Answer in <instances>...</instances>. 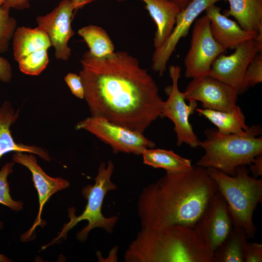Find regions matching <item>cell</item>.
<instances>
[{
    "label": "cell",
    "instance_id": "obj_1",
    "mask_svg": "<svg viewBox=\"0 0 262 262\" xmlns=\"http://www.w3.org/2000/svg\"><path fill=\"white\" fill-rule=\"evenodd\" d=\"M79 75L92 116L144 133L161 116L164 101L152 77L128 52L97 57L89 51Z\"/></svg>",
    "mask_w": 262,
    "mask_h": 262
},
{
    "label": "cell",
    "instance_id": "obj_2",
    "mask_svg": "<svg viewBox=\"0 0 262 262\" xmlns=\"http://www.w3.org/2000/svg\"><path fill=\"white\" fill-rule=\"evenodd\" d=\"M217 191L207 168L196 165L184 172H166L139 195L137 211L142 228L195 227Z\"/></svg>",
    "mask_w": 262,
    "mask_h": 262
},
{
    "label": "cell",
    "instance_id": "obj_3",
    "mask_svg": "<svg viewBox=\"0 0 262 262\" xmlns=\"http://www.w3.org/2000/svg\"><path fill=\"white\" fill-rule=\"evenodd\" d=\"M213 252L195 227L174 225L146 228L124 255L125 262H213Z\"/></svg>",
    "mask_w": 262,
    "mask_h": 262
},
{
    "label": "cell",
    "instance_id": "obj_4",
    "mask_svg": "<svg viewBox=\"0 0 262 262\" xmlns=\"http://www.w3.org/2000/svg\"><path fill=\"white\" fill-rule=\"evenodd\" d=\"M262 128L253 125L242 133L223 134L216 129L205 131L206 139L199 141L204 154L196 162L201 167H212L234 176L238 166L249 165L262 153Z\"/></svg>",
    "mask_w": 262,
    "mask_h": 262
},
{
    "label": "cell",
    "instance_id": "obj_5",
    "mask_svg": "<svg viewBox=\"0 0 262 262\" xmlns=\"http://www.w3.org/2000/svg\"><path fill=\"white\" fill-rule=\"evenodd\" d=\"M207 169L226 201L232 220L243 228L247 238H253L256 229L253 215L262 202V179L250 176L246 165L238 166L233 176L214 168Z\"/></svg>",
    "mask_w": 262,
    "mask_h": 262
},
{
    "label": "cell",
    "instance_id": "obj_6",
    "mask_svg": "<svg viewBox=\"0 0 262 262\" xmlns=\"http://www.w3.org/2000/svg\"><path fill=\"white\" fill-rule=\"evenodd\" d=\"M114 169V164L111 160L108 161L107 165L104 162L100 163L98 174L94 179L95 184H88L82 189V194L87 200L83 212L79 216H76L73 208H70L69 221L64 226L58 236L44 247L55 243L62 237H66L67 232L82 220H86L88 224L76 234L77 239L80 242L86 241L89 232L95 228H102L108 233L113 232L118 217H105L102 213L101 208L107 193L117 189V186L111 180Z\"/></svg>",
    "mask_w": 262,
    "mask_h": 262
},
{
    "label": "cell",
    "instance_id": "obj_7",
    "mask_svg": "<svg viewBox=\"0 0 262 262\" xmlns=\"http://www.w3.org/2000/svg\"><path fill=\"white\" fill-rule=\"evenodd\" d=\"M78 130H85L109 145L114 153H131L140 155L146 148H154L155 143L143 133L135 131L104 118L91 116L75 126Z\"/></svg>",
    "mask_w": 262,
    "mask_h": 262
},
{
    "label": "cell",
    "instance_id": "obj_8",
    "mask_svg": "<svg viewBox=\"0 0 262 262\" xmlns=\"http://www.w3.org/2000/svg\"><path fill=\"white\" fill-rule=\"evenodd\" d=\"M180 71L179 66H169L172 84L164 89L168 98L163 102L161 116L167 117L173 123L178 146L185 143L195 148L199 147V140L189 122V117L197 108V101H189V103L186 104L183 92L180 90L178 86Z\"/></svg>",
    "mask_w": 262,
    "mask_h": 262
},
{
    "label": "cell",
    "instance_id": "obj_9",
    "mask_svg": "<svg viewBox=\"0 0 262 262\" xmlns=\"http://www.w3.org/2000/svg\"><path fill=\"white\" fill-rule=\"evenodd\" d=\"M13 54L23 73L40 74L49 62L48 49L51 46L47 34L38 27L16 28L13 36Z\"/></svg>",
    "mask_w": 262,
    "mask_h": 262
},
{
    "label": "cell",
    "instance_id": "obj_10",
    "mask_svg": "<svg viewBox=\"0 0 262 262\" xmlns=\"http://www.w3.org/2000/svg\"><path fill=\"white\" fill-rule=\"evenodd\" d=\"M226 50L213 38L207 16L197 18L194 23L190 48L184 60L185 77L194 79L209 74L213 62Z\"/></svg>",
    "mask_w": 262,
    "mask_h": 262
},
{
    "label": "cell",
    "instance_id": "obj_11",
    "mask_svg": "<svg viewBox=\"0 0 262 262\" xmlns=\"http://www.w3.org/2000/svg\"><path fill=\"white\" fill-rule=\"evenodd\" d=\"M232 54H220L212 65L209 75L232 88L238 95L245 92L247 67L258 53L262 52V33L239 46Z\"/></svg>",
    "mask_w": 262,
    "mask_h": 262
},
{
    "label": "cell",
    "instance_id": "obj_12",
    "mask_svg": "<svg viewBox=\"0 0 262 262\" xmlns=\"http://www.w3.org/2000/svg\"><path fill=\"white\" fill-rule=\"evenodd\" d=\"M183 94L185 100L201 102L203 109L231 112L239 107L238 93L209 74L192 79Z\"/></svg>",
    "mask_w": 262,
    "mask_h": 262
},
{
    "label": "cell",
    "instance_id": "obj_13",
    "mask_svg": "<svg viewBox=\"0 0 262 262\" xmlns=\"http://www.w3.org/2000/svg\"><path fill=\"white\" fill-rule=\"evenodd\" d=\"M221 0H192L178 14L173 31L158 48L155 49L152 57V68L163 75L167 63L181 38L187 36L189 29L198 16L208 7Z\"/></svg>",
    "mask_w": 262,
    "mask_h": 262
},
{
    "label": "cell",
    "instance_id": "obj_14",
    "mask_svg": "<svg viewBox=\"0 0 262 262\" xmlns=\"http://www.w3.org/2000/svg\"><path fill=\"white\" fill-rule=\"evenodd\" d=\"M74 11L71 0H62L51 12L36 17L37 27L47 34L57 59L67 61L70 56L68 43L75 34L71 26Z\"/></svg>",
    "mask_w": 262,
    "mask_h": 262
},
{
    "label": "cell",
    "instance_id": "obj_15",
    "mask_svg": "<svg viewBox=\"0 0 262 262\" xmlns=\"http://www.w3.org/2000/svg\"><path fill=\"white\" fill-rule=\"evenodd\" d=\"M232 225L228 204L218 191L212 197L195 227L213 251L224 241Z\"/></svg>",
    "mask_w": 262,
    "mask_h": 262
},
{
    "label": "cell",
    "instance_id": "obj_16",
    "mask_svg": "<svg viewBox=\"0 0 262 262\" xmlns=\"http://www.w3.org/2000/svg\"><path fill=\"white\" fill-rule=\"evenodd\" d=\"M15 163L19 164L27 167L31 172L32 180L36 188L39 199V212L36 220L30 230L26 234L25 238H28L38 225L43 222L41 213L43 206L55 193L68 188L70 183L61 177L52 178L47 174L38 164L35 156L33 153L16 152L12 157Z\"/></svg>",
    "mask_w": 262,
    "mask_h": 262
},
{
    "label": "cell",
    "instance_id": "obj_17",
    "mask_svg": "<svg viewBox=\"0 0 262 262\" xmlns=\"http://www.w3.org/2000/svg\"><path fill=\"white\" fill-rule=\"evenodd\" d=\"M221 11V8L213 4L205 10V15L209 19L213 38L226 50L235 49L255 39L259 34L244 30L237 22L222 14Z\"/></svg>",
    "mask_w": 262,
    "mask_h": 262
},
{
    "label": "cell",
    "instance_id": "obj_18",
    "mask_svg": "<svg viewBox=\"0 0 262 262\" xmlns=\"http://www.w3.org/2000/svg\"><path fill=\"white\" fill-rule=\"evenodd\" d=\"M19 113V110L15 111L7 101H5L0 108V159L5 154L15 151L33 153L45 161H50L49 153L43 148L17 143L14 141L10 128L17 120Z\"/></svg>",
    "mask_w": 262,
    "mask_h": 262
},
{
    "label": "cell",
    "instance_id": "obj_19",
    "mask_svg": "<svg viewBox=\"0 0 262 262\" xmlns=\"http://www.w3.org/2000/svg\"><path fill=\"white\" fill-rule=\"evenodd\" d=\"M145 3V8L156 25L153 45L160 47L169 36L175 27L177 16L181 10L169 0H139Z\"/></svg>",
    "mask_w": 262,
    "mask_h": 262
},
{
    "label": "cell",
    "instance_id": "obj_20",
    "mask_svg": "<svg viewBox=\"0 0 262 262\" xmlns=\"http://www.w3.org/2000/svg\"><path fill=\"white\" fill-rule=\"evenodd\" d=\"M229 9L224 15L233 16L245 30L262 33V0H226Z\"/></svg>",
    "mask_w": 262,
    "mask_h": 262
},
{
    "label": "cell",
    "instance_id": "obj_21",
    "mask_svg": "<svg viewBox=\"0 0 262 262\" xmlns=\"http://www.w3.org/2000/svg\"><path fill=\"white\" fill-rule=\"evenodd\" d=\"M247 238L243 228L232 220L229 234L213 251V262H244Z\"/></svg>",
    "mask_w": 262,
    "mask_h": 262
},
{
    "label": "cell",
    "instance_id": "obj_22",
    "mask_svg": "<svg viewBox=\"0 0 262 262\" xmlns=\"http://www.w3.org/2000/svg\"><path fill=\"white\" fill-rule=\"evenodd\" d=\"M141 155L144 164L154 168L164 169L166 172H184L193 167L191 160L180 156L172 150L146 148Z\"/></svg>",
    "mask_w": 262,
    "mask_h": 262
},
{
    "label": "cell",
    "instance_id": "obj_23",
    "mask_svg": "<svg viewBox=\"0 0 262 262\" xmlns=\"http://www.w3.org/2000/svg\"><path fill=\"white\" fill-rule=\"evenodd\" d=\"M196 110L214 124L217 128V131L221 134L242 133L249 128L246 123L245 115L239 106L231 112L198 108Z\"/></svg>",
    "mask_w": 262,
    "mask_h": 262
},
{
    "label": "cell",
    "instance_id": "obj_24",
    "mask_svg": "<svg viewBox=\"0 0 262 262\" xmlns=\"http://www.w3.org/2000/svg\"><path fill=\"white\" fill-rule=\"evenodd\" d=\"M78 33L89 48V52L97 57H102L114 52L115 46L110 36L100 27L90 25L80 29Z\"/></svg>",
    "mask_w": 262,
    "mask_h": 262
},
{
    "label": "cell",
    "instance_id": "obj_25",
    "mask_svg": "<svg viewBox=\"0 0 262 262\" xmlns=\"http://www.w3.org/2000/svg\"><path fill=\"white\" fill-rule=\"evenodd\" d=\"M14 162L6 163L0 170V204L7 206L16 212L22 210L23 204L21 201L15 200L10 193L9 184L7 181L8 176L13 173Z\"/></svg>",
    "mask_w": 262,
    "mask_h": 262
},
{
    "label": "cell",
    "instance_id": "obj_26",
    "mask_svg": "<svg viewBox=\"0 0 262 262\" xmlns=\"http://www.w3.org/2000/svg\"><path fill=\"white\" fill-rule=\"evenodd\" d=\"M10 9L0 4V53L8 49L10 40L16 29V21L9 14Z\"/></svg>",
    "mask_w": 262,
    "mask_h": 262
},
{
    "label": "cell",
    "instance_id": "obj_27",
    "mask_svg": "<svg viewBox=\"0 0 262 262\" xmlns=\"http://www.w3.org/2000/svg\"><path fill=\"white\" fill-rule=\"evenodd\" d=\"M262 82V52L258 53L246 71L245 85L246 90Z\"/></svg>",
    "mask_w": 262,
    "mask_h": 262
},
{
    "label": "cell",
    "instance_id": "obj_28",
    "mask_svg": "<svg viewBox=\"0 0 262 262\" xmlns=\"http://www.w3.org/2000/svg\"><path fill=\"white\" fill-rule=\"evenodd\" d=\"M65 82L71 93L78 98H84V90L80 75L73 73H68L65 78Z\"/></svg>",
    "mask_w": 262,
    "mask_h": 262
},
{
    "label": "cell",
    "instance_id": "obj_29",
    "mask_svg": "<svg viewBox=\"0 0 262 262\" xmlns=\"http://www.w3.org/2000/svg\"><path fill=\"white\" fill-rule=\"evenodd\" d=\"M244 262H262V244L261 243H246L245 250Z\"/></svg>",
    "mask_w": 262,
    "mask_h": 262
},
{
    "label": "cell",
    "instance_id": "obj_30",
    "mask_svg": "<svg viewBox=\"0 0 262 262\" xmlns=\"http://www.w3.org/2000/svg\"><path fill=\"white\" fill-rule=\"evenodd\" d=\"M12 77V67L8 61L0 56V81L9 82Z\"/></svg>",
    "mask_w": 262,
    "mask_h": 262
},
{
    "label": "cell",
    "instance_id": "obj_31",
    "mask_svg": "<svg viewBox=\"0 0 262 262\" xmlns=\"http://www.w3.org/2000/svg\"><path fill=\"white\" fill-rule=\"evenodd\" d=\"M249 170L252 173V177L258 178L262 175V153L258 154L249 164Z\"/></svg>",
    "mask_w": 262,
    "mask_h": 262
},
{
    "label": "cell",
    "instance_id": "obj_32",
    "mask_svg": "<svg viewBox=\"0 0 262 262\" xmlns=\"http://www.w3.org/2000/svg\"><path fill=\"white\" fill-rule=\"evenodd\" d=\"M29 0H6L2 5L3 8L23 9L28 8Z\"/></svg>",
    "mask_w": 262,
    "mask_h": 262
},
{
    "label": "cell",
    "instance_id": "obj_33",
    "mask_svg": "<svg viewBox=\"0 0 262 262\" xmlns=\"http://www.w3.org/2000/svg\"><path fill=\"white\" fill-rule=\"evenodd\" d=\"M94 0H71L72 7L74 11L82 8L85 5L90 3Z\"/></svg>",
    "mask_w": 262,
    "mask_h": 262
},
{
    "label": "cell",
    "instance_id": "obj_34",
    "mask_svg": "<svg viewBox=\"0 0 262 262\" xmlns=\"http://www.w3.org/2000/svg\"><path fill=\"white\" fill-rule=\"evenodd\" d=\"M177 4H178L181 8H184L192 0H169Z\"/></svg>",
    "mask_w": 262,
    "mask_h": 262
},
{
    "label": "cell",
    "instance_id": "obj_35",
    "mask_svg": "<svg viewBox=\"0 0 262 262\" xmlns=\"http://www.w3.org/2000/svg\"><path fill=\"white\" fill-rule=\"evenodd\" d=\"M3 228V223L2 222L0 221V230ZM11 259L8 258L4 254L0 253V262H12Z\"/></svg>",
    "mask_w": 262,
    "mask_h": 262
},
{
    "label": "cell",
    "instance_id": "obj_36",
    "mask_svg": "<svg viewBox=\"0 0 262 262\" xmlns=\"http://www.w3.org/2000/svg\"><path fill=\"white\" fill-rule=\"evenodd\" d=\"M6 0H0V4L2 5Z\"/></svg>",
    "mask_w": 262,
    "mask_h": 262
},
{
    "label": "cell",
    "instance_id": "obj_37",
    "mask_svg": "<svg viewBox=\"0 0 262 262\" xmlns=\"http://www.w3.org/2000/svg\"><path fill=\"white\" fill-rule=\"evenodd\" d=\"M116 0L118 1V2H120V1H122L123 0Z\"/></svg>",
    "mask_w": 262,
    "mask_h": 262
}]
</instances>
